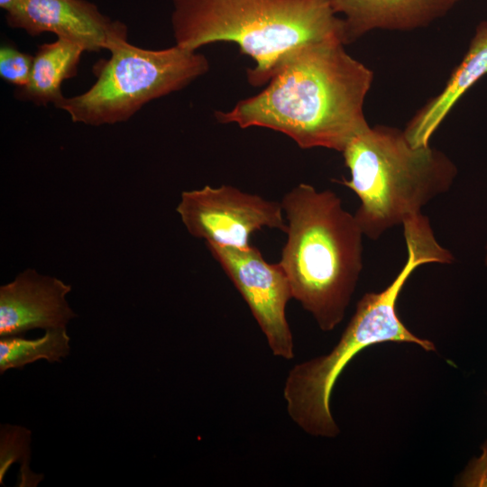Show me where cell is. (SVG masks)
<instances>
[{
  "label": "cell",
  "mask_w": 487,
  "mask_h": 487,
  "mask_svg": "<svg viewBox=\"0 0 487 487\" xmlns=\"http://www.w3.org/2000/svg\"><path fill=\"white\" fill-rule=\"evenodd\" d=\"M176 210L192 236L225 247L248 248L252 234L265 227L287 229L280 202L230 185L184 191Z\"/></svg>",
  "instance_id": "52a82bcc"
},
{
  "label": "cell",
  "mask_w": 487,
  "mask_h": 487,
  "mask_svg": "<svg viewBox=\"0 0 487 487\" xmlns=\"http://www.w3.org/2000/svg\"><path fill=\"white\" fill-rule=\"evenodd\" d=\"M287 240L279 262L292 298L324 332L345 317L363 270V234L332 190L299 183L282 198Z\"/></svg>",
  "instance_id": "7a4b0ae2"
},
{
  "label": "cell",
  "mask_w": 487,
  "mask_h": 487,
  "mask_svg": "<svg viewBox=\"0 0 487 487\" xmlns=\"http://www.w3.org/2000/svg\"><path fill=\"white\" fill-rule=\"evenodd\" d=\"M247 303L274 356L294 358V341L286 307L292 298L289 280L280 263H270L255 246L245 249L207 244Z\"/></svg>",
  "instance_id": "ba28073f"
},
{
  "label": "cell",
  "mask_w": 487,
  "mask_h": 487,
  "mask_svg": "<svg viewBox=\"0 0 487 487\" xmlns=\"http://www.w3.org/2000/svg\"><path fill=\"white\" fill-rule=\"evenodd\" d=\"M487 74V21L480 23L462 61L455 68L445 87L424 105L403 130L416 147L429 141L457 101L481 78Z\"/></svg>",
  "instance_id": "7c38bea8"
},
{
  "label": "cell",
  "mask_w": 487,
  "mask_h": 487,
  "mask_svg": "<svg viewBox=\"0 0 487 487\" xmlns=\"http://www.w3.org/2000/svg\"><path fill=\"white\" fill-rule=\"evenodd\" d=\"M486 249H487V244H486ZM485 265H487V253H486V256H485Z\"/></svg>",
  "instance_id": "d6986e66"
},
{
  "label": "cell",
  "mask_w": 487,
  "mask_h": 487,
  "mask_svg": "<svg viewBox=\"0 0 487 487\" xmlns=\"http://www.w3.org/2000/svg\"><path fill=\"white\" fill-rule=\"evenodd\" d=\"M70 338L66 327L47 329L36 339L16 336L1 337L0 373L10 369H21L39 360L60 362L70 352Z\"/></svg>",
  "instance_id": "5bb4252c"
},
{
  "label": "cell",
  "mask_w": 487,
  "mask_h": 487,
  "mask_svg": "<svg viewBox=\"0 0 487 487\" xmlns=\"http://www.w3.org/2000/svg\"><path fill=\"white\" fill-rule=\"evenodd\" d=\"M31 432L21 427H2L1 431V479L8 467L25 455L29 447Z\"/></svg>",
  "instance_id": "2e32d148"
},
{
  "label": "cell",
  "mask_w": 487,
  "mask_h": 487,
  "mask_svg": "<svg viewBox=\"0 0 487 487\" xmlns=\"http://www.w3.org/2000/svg\"><path fill=\"white\" fill-rule=\"evenodd\" d=\"M482 454L470 463L460 480L462 486H487V442L482 447Z\"/></svg>",
  "instance_id": "e0dca14e"
},
{
  "label": "cell",
  "mask_w": 487,
  "mask_h": 487,
  "mask_svg": "<svg viewBox=\"0 0 487 487\" xmlns=\"http://www.w3.org/2000/svg\"><path fill=\"white\" fill-rule=\"evenodd\" d=\"M84 51L78 43L63 38L39 46L33 55L29 80L16 88L15 97L36 106L53 104L58 107L66 97L61 85L77 75Z\"/></svg>",
  "instance_id": "4fadbf2b"
},
{
  "label": "cell",
  "mask_w": 487,
  "mask_h": 487,
  "mask_svg": "<svg viewBox=\"0 0 487 487\" xmlns=\"http://www.w3.org/2000/svg\"><path fill=\"white\" fill-rule=\"evenodd\" d=\"M340 40L308 42L287 51L267 87L229 111H216L222 124L269 128L302 149L343 152L369 124L363 106L373 73L353 58Z\"/></svg>",
  "instance_id": "6da1fadb"
},
{
  "label": "cell",
  "mask_w": 487,
  "mask_h": 487,
  "mask_svg": "<svg viewBox=\"0 0 487 487\" xmlns=\"http://www.w3.org/2000/svg\"><path fill=\"white\" fill-rule=\"evenodd\" d=\"M177 45L192 51L217 42L238 45L255 62L253 86L268 83L279 60L308 42L340 40L344 21L330 0H170Z\"/></svg>",
  "instance_id": "277c9868"
},
{
  "label": "cell",
  "mask_w": 487,
  "mask_h": 487,
  "mask_svg": "<svg viewBox=\"0 0 487 487\" xmlns=\"http://www.w3.org/2000/svg\"><path fill=\"white\" fill-rule=\"evenodd\" d=\"M22 0H0V7L4 9L6 14L12 13L20 5Z\"/></svg>",
  "instance_id": "ac0fdd59"
},
{
  "label": "cell",
  "mask_w": 487,
  "mask_h": 487,
  "mask_svg": "<svg viewBox=\"0 0 487 487\" xmlns=\"http://www.w3.org/2000/svg\"><path fill=\"white\" fill-rule=\"evenodd\" d=\"M406 263L382 291L365 293L336 345L327 354L294 365L283 388L290 418L314 436L335 437L339 434L330 408L334 386L350 361L361 351L383 342L413 343L426 351L435 345L412 334L397 313V300L409 277L419 266L446 263L449 253L424 226L404 230Z\"/></svg>",
  "instance_id": "3957f363"
},
{
  "label": "cell",
  "mask_w": 487,
  "mask_h": 487,
  "mask_svg": "<svg viewBox=\"0 0 487 487\" xmlns=\"http://www.w3.org/2000/svg\"><path fill=\"white\" fill-rule=\"evenodd\" d=\"M342 153L350 171L342 183L358 197L354 217L372 240L421 213L451 188L457 175L445 152L430 144L413 146L404 131L383 124L355 135Z\"/></svg>",
  "instance_id": "5b68a950"
},
{
  "label": "cell",
  "mask_w": 487,
  "mask_h": 487,
  "mask_svg": "<svg viewBox=\"0 0 487 487\" xmlns=\"http://www.w3.org/2000/svg\"><path fill=\"white\" fill-rule=\"evenodd\" d=\"M5 17L12 28L31 36L51 32L78 43L85 51H110L128 40L124 23L112 21L86 0H22Z\"/></svg>",
  "instance_id": "9c48e42d"
},
{
  "label": "cell",
  "mask_w": 487,
  "mask_h": 487,
  "mask_svg": "<svg viewBox=\"0 0 487 487\" xmlns=\"http://www.w3.org/2000/svg\"><path fill=\"white\" fill-rule=\"evenodd\" d=\"M344 16L345 44L373 30L411 31L444 16L459 0H330Z\"/></svg>",
  "instance_id": "8fae6325"
},
{
  "label": "cell",
  "mask_w": 487,
  "mask_h": 487,
  "mask_svg": "<svg viewBox=\"0 0 487 487\" xmlns=\"http://www.w3.org/2000/svg\"><path fill=\"white\" fill-rule=\"evenodd\" d=\"M94 66L95 83L58 108L74 123L99 126L129 120L147 103L179 91L207 72V59L177 44L148 50L122 41Z\"/></svg>",
  "instance_id": "8992f818"
},
{
  "label": "cell",
  "mask_w": 487,
  "mask_h": 487,
  "mask_svg": "<svg viewBox=\"0 0 487 487\" xmlns=\"http://www.w3.org/2000/svg\"><path fill=\"white\" fill-rule=\"evenodd\" d=\"M33 56L22 52L12 46H2L0 48V77L7 83L17 87L27 84Z\"/></svg>",
  "instance_id": "9a60e30c"
},
{
  "label": "cell",
  "mask_w": 487,
  "mask_h": 487,
  "mask_svg": "<svg viewBox=\"0 0 487 487\" xmlns=\"http://www.w3.org/2000/svg\"><path fill=\"white\" fill-rule=\"evenodd\" d=\"M70 285L27 269L0 288V335L16 336L31 329L66 327L77 315L66 296Z\"/></svg>",
  "instance_id": "30bf717a"
}]
</instances>
